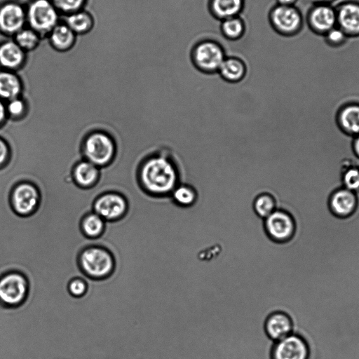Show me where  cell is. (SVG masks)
Masks as SVG:
<instances>
[{
	"mask_svg": "<svg viewBox=\"0 0 359 359\" xmlns=\"http://www.w3.org/2000/svg\"><path fill=\"white\" fill-rule=\"evenodd\" d=\"M245 8V0H208V8L210 15L222 21L241 15Z\"/></svg>",
	"mask_w": 359,
	"mask_h": 359,
	"instance_id": "44dd1931",
	"label": "cell"
},
{
	"mask_svg": "<svg viewBox=\"0 0 359 359\" xmlns=\"http://www.w3.org/2000/svg\"><path fill=\"white\" fill-rule=\"evenodd\" d=\"M269 20L275 31L285 35L294 33L301 24L299 12L292 6H273L269 11Z\"/></svg>",
	"mask_w": 359,
	"mask_h": 359,
	"instance_id": "4fadbf2b",
	"label": "cell"
},
{
	"mask_svg": "<svg viewBox=\"0 0 359 359\" xmlns=\"http://www.w3.org/2000/svg\"><path fill=\"white\" fill-rule=\"evenodd\" d=\"M246 29V23L241 15L220 21L219 30L222 36L231 41L241 39L245 34Z\"/></svg>",
	"mask_w": 359,
	"mask_h": 359,
	"instance_id": "484cf974",
	"label": "cell"
},
{
	"mask_svg": "<svg viewBox=\"0 0 359 359\" xmlns=\"http://www.w3.org/2000/svg\"><path fill=\"white\" fill-rule=\"evenodd\" d=\"M336 20L335 12L327 6L316 7L310 15L311 24L313 29L319 32H329L333 28Z\"/></svg>",
	"mask_w": 359,
	"mask_h": 359,
	"instance_id": "d4e9b609",
	"label": "cell"
},
{
	"mask_svg": "<svg viewBox=\"0 0 359 359\" xmlns=\"http://www.w3.org/2000/svg\"><path fill=\"white\" fill-rule=\"evenodd\" d=\"M337 20L344 33H359V6L346 4L341 6L337 13Z\"/></svg>",
	"mask_w": 359,
	"mask_h": 359,
	"instance_id": "603a6c76",
	"label": "cell"
},
{
	"mask_svg": "<svg viewBox=\"0 0 359 359\" xmlns=\"http://www.w3.org/2000/svg\"><path fill=\"white\" fill-rule=\"evenodd\" d=\"M252 207L255 214L264 219L277 209V202L273 195L262 192L255 198Z\"/></svg>",
	"mask_w": 359,
	"mask_h": 359,
	"instance_id": "f1b7e54d",
	"label": "cell"
},
{
	"mask_svg": "<svg viewBox=\"0 0 359 359\" xmlns=\"http://www.w3.org/2000/svg\"><path fill=\"white\" fill-rule=\"evenodd\" d=\"M326 206L333 216L340 219L348 218L353 215L359 208L357 193L339 187L330 194Z\"/></svg>",
	"mask_w": 359,
	"mask_h": 359,
	"instance_id": "7c38bea8",
	"label": "cell"
},
{
	"mask_svg": "<svg viewBox=\"0 0 359 359\" xmlns=\"http://www.w3.org/2000/svg\"><path fill=\"white\" fill-rule=\"evenodd\" d=\"M137 182L143 191L153 198L170 195L180 184V174L170 154L157 152L144 158L137 169Z\"/></svg>",
	"mask_w": 359,
	"mask_h": 359,
	"instance_id": "6da1fadb",
	"label": "cell"
},
{
	"mask_svg": "<svg viewBox=\"0 0 359 359\" xmlns=\"http://www.w3.org/2000/svg\"><path fill=\"white\" fill-rule=\"evenodd\" d=\"M27 53L12 39L0 42V69L16 72L26 65Z\"/></svg>",
	"mask_w": 359,
	"mask_h": 359,
	"instance_id": "5bb4252c",
	"label": "cell"
},
{
	"mask_svg": "<svg viewBox=\"0 0 359 359\" xmlns=\"http://www.w3.org/2000/svg\"><path fill=\"white\" fill-rule=\"evenodd\" d=\"M78 264L84 276L94 280L108 278L116 267L113 254L107 248L99 245L83 248L79 253Z\"/></svg>",
	"mask_w": 359,
	"mask_h": 359,
	"instance_id": "7a4b0ae2",
	"label": "cell"
},
{
	"mask_svg": "<svg viewBox=\"0 0 359 359\" xmlns=\"http://www.w3.org/2000/svg\"><path fill=\"white\" fill-rule=\"evenodd\" d=\"M77 35L61 20L47 35L50 47L57 52L66 53L72 50L77 40Z\"/></svg>",
	"mask_w": 359,
	"mask_h": 359,
	"instance_id": "ac0fdd59",
	"label": "cell"
},
{
	"mask_svg": "<svg viewBox=\"0 0 359 359\" xmlns=\"http://www.w3.org/2000/svg\"><path fill=\"white\" fill-rule=\"evenodd\" d=\"M226 56L223 46L212 39L197 41L190 52V60L194 68L208 75L217 74Z\"/></svg>",
	"mask_w": 359,
	"mask_h": 359,
	"instance_id": "277c9868",
	"label": "cell"
},
{
	"mask_svg": "<svg viewBox=\"0 0 359 359\" xmlns=\"http://www.w3.org/2000/svg\"><path fill=\"white\" fill-rule=\"evenodd\" d=\"M351 148L353 154L359 158V134L353 137Z\"/></svg>",
	"mask_w": 359,
	"mask_h": 359,
	"instance_id": "8d00e7d4",
	"label": "cell"
},
{
	"mask_svg": "<svg viewBox=\"0 0 359 359\" xmlns=\"http://www.w3.org/2000/svg\"><path fill=\"white\" fill-rule=\"evenodd\" d=\"M316 1H318V2H325V1H328L330 0H314Z\"/></svg>",
	"mask_w": 359,
	"mask_h": 359,
	"instance_id": "f35d334b",
	"label": "cell"
},
{
	"mask_svg": "<svg viewBox=\"0 0 359 359\" xmlns=\"http://www.w3.org/2000/svg\"><path fill=\"white\" fill-rule=\"evenodd\" d=\"M24 84L18 72L0 69V99L6 102L22 96Z\"/></svg>",
	"mask_w": 359,
	"mask_h": 359,
	"instance_id": "ffe728a7",
	"label": "cell"
},
{
	"mask_svg": "<svg viewBox=\"0 0 359 359\" xmlns=\"http://www.w3.org/2000/svg\"><path fill=\"white\" fill-rule=\"evenodd\" d=\"M13 39L24 51L28 53L39 46L43 38L35 30L25 26L13 36Z\"/></svg>",
	"mask_w": 359,
	"mask_h": 359,
	"instance_id": "83f0119b",
	"label": "cell"
},
{
	"mask_svg": "<svg viewBox=\"0 0 359 359\" xmlns=\"http://www.w3.org/2000/svg\"><path fill=\"white\" fill-rule=\"evenodd\" d=\"M68 292L76 298L83 297L88 291V283L80 277H75L70 280L67 285Z\"/></svg>",
	"mask_w": 359,
	"mask_h": 359,
	"instance_id": "d6a6232c",
	"label": "cell"
},
{
	"mask_svg": "<svg viewBox=\"0 0 359 359\" xmlns=\"http://www.w3.org/2000/svg\"><path fill=\"white\" fill-rule=\"evenodd\" d=\"M336 121L339 129L346 135L354 137L359 134V103L348 102L337 111Z\"/></svg>",
	"mask_w": 359,
	"mask_h": 359,
	"instance_id": "d6986e66",
	"label": "cell"
},
{
	"mask_svg": "<svg viewBox=\"0 0 359 359\" xmlns=\"http://www.w3.org/2000/svg\"><path fill=\"white\" fill-rule=\"evenodd\" d=\"M81 152L83 159L102 169L114 161L116 145L114 138L107 133L94 130L83 139Z\"/></svg>",
	"mask_w": 359,
	"mask_h": 359,
	"instance_id": "3957f363",
	"label": "cell"
},
{
	"mask_svg": "<svg viewBox=\"0 0 359 359\" xmlns=\"http://www.w3.org/2000/svg\"><path fill=\"white\" fill-rule=\"evenodd\" d=\"M92 209L106 222H115L121 220L128 214L129 202L119 192L107 191L101 194L93 201Z\"/></svg>",
	"mask_w": 359,
	"mask_h": 359,
	"instance_id": "ba28073f",
	"label": "cell"
},
{
	"mask_svg": "<svg viewBox=\"0 0 359 359\" xmlns=\"http://www.w3.org/2000/svg\"><path fill=\"white\" fill-rule=\"evenodd\" d=\"M60 13L65 16L85 8L88 0H51Z\"/></svg>",
	"mask_w": 359,
	"mask_h": 359,
	"instance_id": "1f68e13d",
	"label": "cell"
},
{
	"mask_svg": "<svg viewBox=\"0 0 359 359\" xmlns=\"http://www.w3.org/2000/svg\"><path fill=\"white\" fill-rule=\"evenodd\" d=\"M27 26L46 38L61 21V14L51 0H29L25 4Z\"/></svg>",
	"mask_w": 359,
	"mask_h": 359,
	"instance_id": "5b68a950",
	"label": "cell"
},
{
	"mask_svg": "<svg viewBox=\"0 0 359 359\" xmlns=\"http://www.w3.org/2000/svg\"><path fill=\"white\" fill-rule=\"evenodd\" d=\"M12 157L11 147L6 140L0 136V168L7 165Z\"/></svg>",
	"mask_w": 359,
	"mask_h": 359,
	"instance_id": "836d02e7",
	"label": "cell"
},
{
	"mask_svg": "<svg viewBox=\"0 0 359 359\" xmlns=\"http://www.w3.org/2000/svg\"><path fill=\"white\" fill-rule=\"evenodd\" d=\"M9 202L16 215L28 217L39 210L42 202L41 194L34 183L29 181L18 182L11 188Z\"/></svg>",
	"mask_w": 359,
	"mask_h": 359,
	"instance_id": "8992f818",
	"label": "cell"
},
{
	"mask_svg": "<svg viewBox=\"0 0 359 359\" xmlns=\"http://www.w3.org/2000/svg\"><path fill=\"white\" fill-rule=\"evenodd\" d=\"M344 37L345 33L341 29L332 28L327 32V40L332 43H339L344 39Z\"/></svg>",
	"mask_w": 359,
	"mask_h": 359,
	"instance_id": "e575fe53",
	"label": "cell"
},
{
	"mask_svg": "<svg viewBox=\"0 0 359 359\" xmlns=\"http://www.w3.org/2000/svg\"><path fill=\"white\" fill-rule=\"evenodd\" d=\"M310 350L306 341L292 333L276 341L271 350L270 359H309Z\"/></svg>",
	"mask_w": 359,
	"mask_h": 359,
	"instance_id": "8fae6325",
	"label": "cell"
},
{
	"mask_svg": "<svg viewBox=\"0 0 359 359\" xmlns=\"http://www.w3.org/2000/svg\"><path fill=\"white\" fill-rule=\"evenodd\" d=\"M248 71L247 64L241 57L226 55L217 74L224 82L234 84L243 81L247 76Z\"/></svg>",
	"mask_w": 359,
	"mask_h": 359,
	"instance_id": "2e32d148",
	"label": "cell"
},
{
	"mask_svg": "<svg viewBox=\"0 0 359 359\" xmlns=\"http://www.w3.org/2000/svg\"><path fill=\"white\" fill-rule=\"evenodd\" d=\"M107 222L93 211L86 213L80 222L82 234L89 239H97L104 233Z\"/></svg>",
	"mask_w": 359,
	"mask_h": 359,
	"instance_id": "cb8c5ba5",
	"label": "cell"
},
{
	"mask_svg": "<svg viewBox=\"0 0 359 359\" xmlns=\"http://www.w3.org/2000/svg\"><path fill=\"white\" fill-rule=\"evenodd\" d=\"M264 330L268 337L276 342L293 332L292 319L284 312H273L266 319Z\"/></svg>",
	"mask_w": 359,
	"mask_h": 359,
	"instance_id": "9a60e30c",
	"label": "cell"
},
{
	"mask_svg": "<svg viewBox=\"0 0 359 359\" xmlns=\"http://www.w3.org/2000/svg\"><path fill=\"white\" fill-rule=\"evenodd\" d=\"M170 198L177 205L187 208L192 206L196 202L198 193L193 186L180 183L172 191Z\"/></svg>",
	"mask_w": 359,
	"mask_h": 359,
	"instance_id": "4316f807",
	"label": "cell"
},
{
	"mask_svg": "<svg viewBox=\"0 0 359 359\" xmlns=\"http://www.w3.org/2000/svg\"><path fill=\"white\" fill-rule=\"evenodd\" d=\"M8 116L6 110V102L0 99V127L7 121Z\"/></svg>",
	"mask_w": 359,
	"mask_h": 359,
	"instance_id": "d590c367",
	"label": "cell"
},
{
	"mask_svg": "<svg viewBox=\"0 0 359 359\" xmlns=\"http://www.w3.org/2000/svg\"><path fill=\"white\" fill-rule=\"evenodd\" d=\"M264 226L269 238L278 243L290 240L295 231V222L292 215L281 208L276 209L265 218Z\"/></svg>",
	"mask_w": 359,
	"mask_h": 359,
	"instance_id": "30bf717a",
	"label": "cell"
},
{
	"mask_svg": "<svg viewBox=\"0 0 359 359\" xmlns=\"http://www.w3.org/2000/svg\"><path fill=\"white\" fill-rule=\"evenodd\" d=\"M27 26L26 6L18 0H6L0 4V33L13 37Z\"/></svg>",
	"mask_w": 359,
	"mask_h": 359,
	"instance_id": "9c48e42d",
	"label": "cell"
},
{
	"mask_svg": "<svg viewBox=\"0 0 359 359\" xmlns=\"http://www.w3.org/2000/svg\"><path fill=\"white\" fill-rule=\"evenodd\" d=\"M29 283L22 273L11 271L0 276V303L8 308H17L27 300Z\"/></svg>",
	"mask_w": 359,
	"mask_h": 359,
	"instance_id": "52a82bcc",
	"label": "cell"
},
{
	"mask_svg": "<svg viewBox=\"0 0 359 359\" xmlns=\"http://www.w3.org/2000/svg\"><path fill=\"white\" fill-rule=\"evenodd\" d=\"M342 187L355 193L359 191V167L354 164L344 165L341 170Z\"/></svg>",
	"mask_w": 359,
	"mask_h": 359,
	"instance_id": "f546056e",
	"label": "cell"
},
{
	"mask_svg": "<svg viewBox=\"0 0 359 359\" xmlns=\"http://www.w3.org/2000/svg\"><path fill=\"white\" fill-rule=\"evenodd\" d=\"M100 170L97 165L83 159L74 165L72 178L76 187L90 189L97 184L101 175Z\"/></svg>",
	"mask_w": 359,
	"mask_h": 359,
	"instance_id": "e0dca14e",
	"label": "cell"
},
{
	"mask_svg": "<svg viewBox=\"0 0 359 359\" xmlns=\"http://www.w3.org/2000/svg\"><path fill=\"white\" fill-rule=\"evenodd\" d=\"M278 5L292 6L296 0H276Z\"/></svg>",
	"mask_w": 359,
	"mask_h": 359,
	"instance_id": "74e56055",
	"label": "cell"
},
{
	"mask_svg": "<svg viewBox=\"0 0 359 359\" xmlns=\"http://www.w3.org/2000/svg\"><path fill=\"white\" fill-rule=\"evenodd\" d=\"M63 21L77 36L90 32L95 23L93 14L85 8L65 15Z\"/></svg>",
	"mask_w": 359,
	"mask_h": 359,
	"instance_id": "7402d4cb",
	"label": "cell"
},
{
	"mask_svg": "<svg viewBox=\"0 0 359 359\" xmlns=\"http://www.w3.org/2000/svg\"><path fill=\"white\" fill-rule=\"evenodd\" d=\"M28 109V104L22 96L6 102L8 118L12 121L15 122L24 118Z\"/></svg>",
	"mask_w": 359,
	"mask_h": 359,
	"instance_id": "4dcf8cb0",
	"label": "cell"
}]
</instances>
